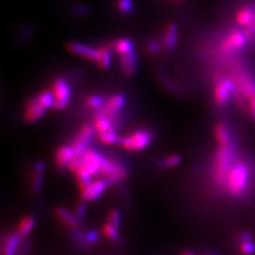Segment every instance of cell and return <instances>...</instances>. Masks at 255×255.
<instances>
[{
    "label": "cell",
    "mask_w": 255,
    "mask_h": 255,
    "mask_svg": "<svg viewBox=\"0 0 255 255\" xmlns=\"http://www.w3.org/2000/svg\"><path fill=\"white\" fill-rule=\"evenodd\" d=\"M252 175L250 164L237 159L230 169L224 188L233 197H241L250 189Z\"/></svg>",
    "instance_id": "obj_1"
},
{
    "label": "cell",
    "mask_w": 255,
    "mask_h": 255,
    "mask_svg": "<svg viewBox=\"0 0 255 255\" xmlns=\"http://www.w3.org/2000/svg\"><path fill=\"white\" fill-rule=\"evenodd\" d=\"M236 147L232 142L228 146L220 147L214 158L213 177L217 185L224 187L230 169L236 162Z\"/></svg>",
    "instance_id": "obj_2"
},
{
    "label": "cell",
    "mask_w": 255,
    "mask_h": 255,
    "mask_svg": "<svg viewBox=\"0 0 255 255\" xmlns=\"http://www.w3.org/2000/svg\"><path fill=\"white\" fill-rule=\"evenodd\" d=\"M154 138L153 131L150 128H138L124 137H120L119 145L128 152H141L147 149Z\"/></svg>",
    "instance_id": "obj_3"
},
{
    "label": "cell",
    "mask_w": 255,
    "mask_h": 255,
    "mask_svg": "<svg viewBox=\"0 0 255 255\" xmlns=\"http://www.w3.org/2000/svg\"><path fill=\"white\" fill-rule=\"evenodd\" d=\"M52 92L55 96L54 109L63 111L66 109L71 102L72 91L68 80L64 76L56 77L52 84Z\"/></svg>",
    "instance_id": "obj_4"
},
{
    "label": "cell",
    "mask_w": 255,
    "mask_h": 255,
    "mask_svg": "<svg viewBox=\"0 0 255 255\" xmlns=\"http://www.w3.org/2000/svg\"><path fill=\"white\" fill-rule=\"evenodd\" d=\"M217 83L214 89V100L217 106L224 107L230 100V98L236 95V87L232 78L218 76Z\"/></svg>",
    "instance_id": "obj_5"
},
{
    "label": "cell",
    "mask_w": 255,
    "mask_h": 255,
    "mask_svg": "<svg viewBox=\"0 0 255 255\" xmlns=\"http://www.w3.org/2000/svg\"><path fill=\"white\" fill-rule=\"evenodd\" d=\"M95 128L93 125L85 124L79 128L71 146L74 151V159H79L89 150L90 144L95 135Z\"/></svg>",
    "instance_id": "obj_6"
},
{
    "label": "cell",
    "mask_w": 255,
    "mask_h": 255,
    "mask_svg": "<svg viewBox=\"0 0 255 255\" xmlns=\"http://www.w3.org/2000/svg\"><path fill=\"white\" fill-rule=\"evenodd\" d=\"M235 87L236 96L238 99L251 101L255 97V78L246 72H238L232 77Z\"/></svg>",
    "instance_id": "obj_7"
},
{
    "label": "cell",
    "mask_w": 255,
    "mask_h": 255,
    "mask_svg": "<svg viewBox=\"0 0 255 255\" xmlns=\"http://www.w3.org/2000/svg\"><path fill=\"white\" fill-rule=\"evenodd\" d=\"M249 37L245 31L241 30H234L230 32L227 37L224 39L221 43L220 50L227 55L235 54L240 51L247 45Z\"/></svg>",
    "instance_id": "obj_8"
},
{
    "label": "cell",
    "mask_w": 255,
    "mask_h": 255,
    "mask_svg": "<svg viewBox=\"0 0 255 255\" xmlns=\"http://www.w3.org/2000/svg\"><path fill=\"white\" fill-rule=\"evenodd\" d=\"M66 50L68 52L79 56L83 59H86L90 62L98 63L101 56L100 49H95L93 47H90L86 44L78 43V42H70L66 46Z\"/></svg>",
    "instance_id": "obj_9"
},
{
    "label": "cell",
    "mask_w": 255,
    "mask_h": 255,
    "mask_svg": "<svg viewBox=\"0 0 255 255\" xmlns=\"http://www.w3.org/2000/svg\"><path fill=\"white\" fill-rule=\"evenodd\" d=\"M126 102L127 98L124 94H115L106 101L105 106L102 110V113L111 118L114 122H116V118L125 107Z\"/></svg>",
    "instance_id": "obj_10"
},
{
    "label": "cell",
    "mask_w": 255,
    "mask_h": 255,
    "mask_svg": "<svg viewBox=\"0 0 255 255\" xmlns=\"http://www.w3.org/2000/svg\"><path fill=\"white\" fill-rule=\"evenodd\" d=\"M110 187L106 178H98L93 180L89 186L84 190L80 192V199L82 202H95L98 201L102 195Z\"/></svg>",
    "instance_id": "obj_11"
},
{
    "label": "cell",
    "mask_w": 255,
    "mask_h": 255,
    "mask_svg": "<svg viewBox=\"0 0 255 255\" xmlns=\"http://www.w3.org/2000/svg\"><path fill=\"white\" fill-rule=\"evenodd\" d=\"M103 155L94 150H88L78 160L81 163V166L86 168L92 176H97L100 174L101 163L103 159Z\"/></svg>",
    "instance_id": "obj_12"
},
{
    "label": "cell",
    "mask_w": 255,
    "mask_h": 255,
    "mask_svg": "<svg viewBox=\"0 0 255 255\" xmlns=\"http://www.w3.org/2000/svg\"><path fill=\"white\" fill-rule=\"evenodd\" d=\"M46 111L47 109L40 104L37 96L32 97L26 102L24 119L27 123H34L45 115Z\"/></svg>",
    "instance_id": "obj_13"
},
{
    "label": "cell",
    "mask_w": 255,
    "mask_h": 255,
    "mask_svg": "<svg viewBox=\"0 0 255 255\" xmlns=\"http://www.w3.org/2000/svg\"><path fill=\"white\" fill-rule=\"evenodd\" d=\"M23 239L24 238L17 230L10 231L5 237H3L1 245V255H17Z\"/></svg>",
    "instance_id": "obj_14"
},
{
    "label": "cell",
    "mask_w": 255,
    "mask_h": 255,
    "mask_svg": "<svg viewBox=\"0 0 255 255\" xmlns=\"http://www.w3.org/2000/svg\"><path fill=\"white\" fill-rule=\"evenodd\" d=\"M178 26L174 23L166 26V30L162 38V48L164 51L171 54L173 53L178 44Z\"/></svg>",
    "instance_id": "obj_15"
},
{
    "label": "cell",
    "mask_w": 255,
    "mask_h": 255,
    "mask_svg": "<svg viewBox=\"0 0 255 255\" xmlns=\"http://www.w3.org/2000/svg\"><path fill=\"white\" fill-rule=\"evenodd\" d=\"M74 160V151L72 146H62L55 154V164L61 170L69 167L71 162Z\"/></svg>",
    "instance_id": "obj_16"
},
{
    "label": "cell",
    "mask_w": 255,
    "mask_h": 255,
    "mask_svg": "<svg viewBox=\"0 0 255 255\" xmlns=\"http://www.w3.org/2000/svg\"><path fill=\"white\" fill-rule=\"evenodd\" d=\"M120 67L125 76H132L136 72L137 67V56L136 51L128 52L127 54L119 56Z\"/></svg>",
    "instance_id": "obj_17"
},
{
    "label": "cell",
    "mask_w": 255,
    "mask_h": 255,
    "mask_svg": "<svg viewBox=\"0 0 255 255\" xmlns=\"http://www.w3.org/2000/svg\"><path fill=\"white\" fill-rule=\"evenodd\" d=\"M55 216L63 225L69 229L73 230L77 228L78 225L80 224L74 213L70 212L69 210L62 206L57 207L55 209Z\"/></svg>",
    "instance_id": "obj_18"
},
{
    "label": "cell",
    "mask_w": 255,
    "mask_h": 255,
    "mask_svg": "<svg viewBox=\"0 0 255 255\" xmlns=\"http://www.w3.org/2000/svg\"><path fill=\"white\" fill-rule=\"evenodd\" d=\"M45 170L46 165L43 162H37L33 166V172L31 177V190L35 194H38L42 190L45 181Z\"/></svg>",
    "instance_id": "obj_19"
},
{
    "label": "cell",
    "mask_w": 255,
    "mask_h": 255,
    "mask_svg": "<svg viewBox=\"0 0 255 255\" xmlns=\"http://www.w3.org/2000/svg\"><path fill=\"white\" fill-rule=\"evenodd\" d=\"M214 135L219 147L228 146L231 142V135L228 127L222 123L218 122L214 128Z\"/></svg>",
    "instance_id": "obj_20"
},
{
    "label": "cell",
    "mask_w": 255,
    "mask_h": 255,
    "mask_svg": "<svg viewBox=\"0 0 255 255\" xmlns=\"http://www.w3.org/2000/svg\"><path fill=\"white\" fill-rule=\"evenodd\" d=\"M114 125H115V122L111 118H109L108 116L104 115L102 113V111L96 112V115L94 117V123H93V126L95 128L96 131H98L99 133H102V132L113 128Z\"/></svg>",
    "instance_id": "obj_21"
},
{
    "label": "cell",
    "mask_w": 255,
    "mask_h": 255,
    "mask_svg": "<svg viewBox=\"0 0 255 255\" xmlns=\"http://www.w3.org/2000/svg\"><path fill=\"white\" fill-rule=\"evenodd\" d=\"M110 47L112 48L113 51L117 53L118 56L127 54L128 52L135 51L134 46L131 40L128 38H121L115 40L110 44Z\"/></svg>",
    "instance_id": "obj_22"
},
{
    "label": "cell",
    "mask_w": 255,
    "mask_h": 255,
    "mask_svg": "<svg viewBox=\"0 0 255 255\" xmlns=\"http://www.w3.org/2000/svg\"><path fill=\"white\" fill-rule=\"evenodd\" d=\"M35 226H36L35 217H32V216H26L20 220L18 227H17V231L25 239L31 233V231L35 228Z\"/></svg>",
    "instance_id": "obj_23"
},
{
    "label": "cell",
    "mask_w": 255,
    "mask_h": 255,
    "mask_svg": "<svg viewBox=\"0 0 255 255\" xmlns=\"http://www.w3.org/2000/svg\"><path fill=\"white\" fill-rule=\"evenodd\" d=\"M255 17V10L252 7H244L236 14V22L242 26H249Z\"/></svg>",
    "instance_id": "obj_24"
},
{
    "label": "cell",
    "mask_w": 255,
    "mask_h": 255,
    "mask_svg": "<svg viewBox=\"0 0 255 255\" xmlns=\"http://www.w3.org/2000/svg\"><path fill=\"white\" fill-rule=\"evenodd\" d=\"M76 177V181H77V184H78V188H79V191H84L90 184L92 183V175L90 174L89 171L84 168L83 166H81L76 173H75Z\"/></svg>",
    "instance_id": "obj_25"
},
{
    "label": "cell",
    "mask_w": 255,
    "mask_h": 255,
    "mask_svg": "<svg viewBox=\"0 0 255 255\" xmlns=\"http://www.w3.org/2000/svg\"><path fill=\"white\" fill-rule=\"evenodd\" d=\"M102 235L111 242L119 243L121 241V234L119 232V229L108 222H106L102 226Z\"/></svg>",
    "instance_id": "obj_26"
},
{
    "label": "cell",
    "mask_w": 255,
    "mask_h": 255,
    "mask_svg": "<svg viewBox=\"0 0 255 255\" xmlns=\"http://www.w3.org/2000/svg\"><path fill=\"white\" fill-rule=\"evenodd\" d=\"M101 56L98 62L99 66L102 70H108L112 64V48L110 46L100 48Z\"/></svg>",
    "instance_id": "obj_27"
},
{
    "label": "cell",
    "mask_w": 255,
    "mask_h": 255,
    "mask_svg": "<svg viewBox=\"0 0 255 255\" xmlns=\"http://www.w3.org/2000/svg\"><path fill=\"white\" fill-rule=\"evenodd\" d=\"M105 103H106V101L102 98V96H99V95H91V96H88L85 100V105L89 109L94 110L96 112L102 111L105 106Z\"/></svg>",
    "instance_id": "obj_28"
},
{
    "label": "cell",
    "mask_w": 255,
    "mask_h": 255,
    "mask_svg": "<svg viewBox=\"0 0 255 255\" xmlns=\"http://www.w3.org/2000/svg\"><path fill=\"white\" fill-rule=\"evenodd\" d=\"M99 139L102 142V144L111 146V145L119 144L120 137H118L115 128H111L107 131L99 133Z\"/></svg>",
    "instance_id": "obj_29"
},
{
    "label": "cell",
    "mask_w": 255,
    "mask_h": 255,
    "mask_svg": "<svg viewBox=\"0 0 255 255\" xmlns=\"http://www.w3.org/2000/svg\"><path fill=\"white\" fill-rule=\"evenodd\" d=\"M40 104L46 109H51L54 107L55 96L51 90H44L37 96Z\"/></svg>",
    "instance_id": "obj_30"
},
{
    "label": "cell",
    "mask_w": 255,
    "mask_h": 255,
    "mask_svg": "<svg viewBox=\"0 0 255 255\" xmlns=\"http://www.w3.org/2000/svg\"><path fill=\"white\" fill-rule=\"evenodd\" d=\"M107 222L120 229L122 226V215L118 209H111L107 215Z\"/></svg>",
    "instance_id": "obj_31"
},
{
    "label": "cell",
    "mask_w": 255,
    "mask_h": 255,
    "mask_svg": "<svg viewBox=\"0 0 255 255\" xmlns=\"http://www.w3.org/2000/svg\"><path fill=\"white\" fill-rule=\"evenodd\" d=\"M116 8L120 13L125 15H129L134 11L132 0H116Z\"/></svg>",
    "instance_id": "obj_32"
},
{
    "label": "cell",
    "mask_w": 255,
    "mask_h": 255,
    "mask_svg": "<svg viewBox=\"0 0 255 255\" xmlns=\"http://www.w3.org/2000/svg\"><path fill=\"white\" fill-rule=\"evenodd\" d=\"M180 162H181L180 156H178V154H172V155L167 156L160 162V167H162V168L176 167L180 164Z\"/></svg>",
    "instance_id": "obj_33"
},
{
    "label": "cell",
    "mask_w": 255,
    "mask_h": 255,
    "mask_svg": "<svg viewBox=\"0 0 255 255\" xmlns=\"http://www.w3.org/2000/svg\"><path fill=\"white\" fill-rule=\"evenodd\" d=\"M84 238L87 247H91L92 245H96L99 243L101 239V235L97 230H89L87 231H84Z\"/></svg>",
    "instance_id": "obj_34"
},
{
    "label": "cell",
    "mask_w": 255,
    "mask_h": 255,
    "mask_svg": "<svg viewBox=\"0 0 255 255\" xmlns=\"http://www.w3.org/2000/svg\"><path fill=\"white\" fill-rule=\"evenodd\" d=\"M86 213H87V206L85 204V202H82L76 205L74 214L77 218V220L79 221V223H81L84 220Z\"/></svg>",
    "instance_id": "obj_35"
},
{
    "label": "cell",
    "mask_w": 255,
    "mask_h": 255,
    "mask_svg": "<svg viewBox=\"0 0 255 255\" xmlns=\"http://www.w3.org/2000/svg\"><path fill=\"white\" fill-rule=\"evenodd\" d=\"M240 251L244 255H252L255 253V243L253 240L240 243Z\"/></svg>",
    "instance_id": "obj_36"
},
{
    "label": "cell",
    "mask_w": 255,
    "mask_h": 255,
    "mask_svg": "<svg viewBox=\"0 0 255 255\" xmlns=\"http://www.w3.org/2000/svg\"><path fill=\"white\" fill-rule=\"evenodd\" d=\"M161 49H163L162 44L159 43L158 41H155V40L151 41L147 46V50L149 51V53H151V54H157L159 51H161Z\"/></svg>",
    "instance_id": "obj_37"
},
{
    "label": "cell",
    "mask_w": 255,
    "mask_h": 255,
    "mask_svg": "<svg viewBox=\"0 0 255 255\" xmlns=\"http://www.w3.org/2000/svg\"><path fill=\"white\" fill-rule=\"evenodd\" d=\"M249 110H250V114L252 115V117L255 120V97L250 101Z\"/></svg>",
    "instance_id": "obj_38"
},
{
    "label": "cell",
    "mask_w": 255,
    "mask_h": 255,
    "mask_svg": "<svg viewBox=\"0 0 255 255\" xmlns=\"http://www.w3.org/2000/svg\"><path fill=\"white\" fill-rule=\"evenodd\" d=\"M76 12L77 13H79V14H84V13L88 12V9L86 7H84V6H79V7L76 8Z\"/></svg>",
    "instance_id": "obj_39"
},
{
    "label": "cell",
    "mask_w": 255,
    "mask_h": 255,
    "mask_svg": "<svg viewBox=\"0 0 255 255\" xmlns=\"http://www.w3.org/2000/svg\"><path fill=\"white\" fill-rule=\"evenodd\" d=\"M181 255H196V254L194 252H190V251H187V252H184Z\"/></svg>",
    "instance_id": "obj_40"
},
{
    "label": "cell",
    "mask_w": 255,
    "mask_h": 255,
    "mask_svg": "<svg viewBox=\"0 0 255 255\" xmlns=\"http://www.w3.org/2000/svg\"><path fill=\"white\" fill-rule=\"evenodd\" d=\"M174 1H176V2H183V1H185V0H174Z\"/></svg>",
    "instance_id": "obj_41"
},
{
    "label": "cell",
    "mask_w": 255,
    "mask_h": 255,
    "mask_svg": "<svg viewBox=\"0 0 255 255\" xmlns=\"http://www.w3.org/2000/svg\"></svg>",
    "instance_id": "obj_42"
}]
</instances>
